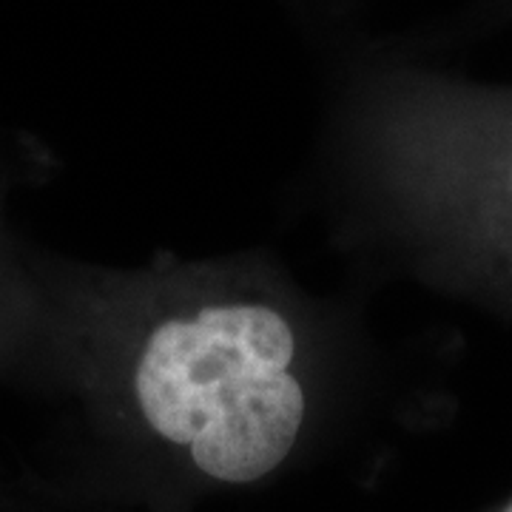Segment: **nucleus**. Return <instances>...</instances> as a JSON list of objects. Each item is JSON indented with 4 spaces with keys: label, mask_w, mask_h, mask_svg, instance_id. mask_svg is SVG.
I'll list each match as a JSON object with an SVG mask.
<instances>
[{
    "label": "nucleus",
    "mask_w": 512,
    "mask_h": 512,
    "mask_svg": "<svg viewBox=\"0 0 512 512\" xmlns=\"http://www.w3.org/2000/svg\"><path fill=\"white\" fill-rule=\"evenodd\" d=\"M305 191L359 291L399 282L512 330V89L350 43Z\"/></svg>",
    "instance_id": "2"
},
{
    "label": "nucleus",
    "mask_w": 512,
    "mask_h": 512,
    "mask_svg": "<svg viewBox=\"0 0 512 512\" xmlns=\"http://www.w3.org/2000/svg\"><path fill=\"white\" fill-rule=\"evenodd\" d=\"M293 9L305 18H311L313 26L330 29V20L342 23L356 9L359 0H288Z\"/></svg>",
    "instance_id": "3"
},
{
    "label": "nucleus",
    "mask_w": 512,
    "mask_h": 512,
    "mask_svg": "<svg viewBox=\"0 0 512 512\" xmlns=\"http://www.w3.org/2000/svg\"><path fill=\"white\" fill-rule=\"evenodd\" d=\"M100 447L251 487L393 393L365 291L308 285L268 248L100 265L40 251L15 373Z\"/></svg>",
    "instance_id": "1"
}]
</instances>
